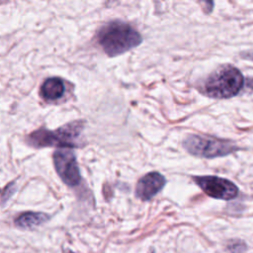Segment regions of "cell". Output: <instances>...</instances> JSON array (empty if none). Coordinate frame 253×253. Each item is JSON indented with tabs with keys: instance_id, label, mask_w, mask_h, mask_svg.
I'll use <instances>...</instances> for the list:
<instances>
[{
	"instance_id": "7",
	"label": "cell",
	"mask_w": 253,
	"mask_h": 253,
	"mask_svg": "<svg viewBox=\"0 0 253 253\" xmlns=\"http://www.w3.org/2000/svg\"><path fill=\"white\" fill-rule=\"evenodd\" d=\"M166 180L164 176L158 172H150L142 176L135 189V195L142 201L152 199L165 186Z\"/></svg>"
},
{
	"instance_id": "6",
	"label": "cell",
	"mask_w": 253,
	"mask_h": 253,
	"mask_svg": "<svg viewBox=\"0 0 253 253\" xmlns=\"http://www.w3.org/2000/svg\"><path fill=\"white\" fill-rule=\"evenodd\" d=\"M52 158L55 171L61 180L70 187L77 186L81 175L74 152L68 148L58 149L54 151Z\"/></svg>"
},
{
	"instance_id": "3",
	"label": "cell",
	"mask_w": 253,
	"mask_h": 253,
	"mask_svg": "<svg viewBox=\"0 0 253 253\" xmlns=\"http://www.w3.org/2000/svg\"><path fill=\"white\" fill-rule=\"evenodd\" d=\"M244 85V77L236 67L223 65L213 71L203 83L201 92L210 98L228 99L236 96Z\"/></svg>"
},
{
	"instance_id": "10",
	"label": "cell",
	"mask_w": 253,
	"mask_h": 253,
	"mask_svg": "<svg viewBox=\"0 0 253 253\" xmlns=\"http://www.w3.org/2000/svg\"><path fill=\"white\" fill-rule=\"evenodd\" d=\"M227 249L231 253H243L247 249V246L244 241L239 239H234L229 241V243L227 244Z\"/></svg>"
},
{
	"instance_id": "2",
	"label": "cell",
	"mask_w": 253,
	"mask_h": 253,
	"mask_svg": "<svg viewBox=\"0 0 253 253\" xmlns=\"http://www.w3.org/2000/svg\"><path fill=\"white\" fill-rule=\"evenodd\" d=\"M84 128L83 121H74L68 123L55 130L46 128H39L31 132L26 141L29 145L42 148V147H62L71 148L79 146V137Z\"/></svg>"
},
{
	"instance_id": "11",
	"label": "cell",
	"mask_w": 253,
	"mask_h": 253,
	"mask_svg": "<svg viewBox=\"0 0 253 253\" xmlns=\"http://www.w3.org/2000/svg\"><path fill=\"white\" fill-rule=\"evenodd\" d=\"M15 191H16V187L14 182L5 187V189L2 192V206L5 205V202L15 193Z\"/></svg>"
},
{
	"instance_id": "1",
	"label": "cell",
	"mask_w": 253,
	"mask_h": 253,
	"mask_svg": "<svg viewBox=\"0 0 253 253\" xmlns=\"http://www.w3.org/2000/svg\"><path fill=\"white\" fill-rule=\"evenodd\" d=\"M96 42L107 55L113 57L137 46L142 42V38L129 24L116 20L99 29Z\"/></svg>"
},
{
	"instance_id": "8",
	"label": "cell",
	"mask_w": 253,
	"mask_h": 253,
	"mask_svg": "<svg viewBox=\"0 0 253 253\" xmlns=\"http://www.w3.org/2000/svg\"><path fill=\"white\" fill-rule=\"evenodd\" d=\"M64 90V82L61 78L50 77L44 80V82L41 86L40 94L43 100L47 102H53L60 99L63 96Z\"/></svg>"
},
{
	"instance_id": "4",
	"label": "cell",
	"mask_w": 253,
	"mask_h": 253,
	"mask_svg": "<svg viewBox=\"0 0 253 253\" xmlns=\"http://www.w3.org/2000/svg\"><path fill=\"white\" fill-rule=\"evenodd\" d=\"M183 146L192 155L204 158L225 156L238 149L229 140L201 134L188 135L183 141Z\"/></svg>"
},
{
	"instance_id": "5",
	"label": "cell",
	"mask_w": 253,
	"mask_h": 253,
	"mask_svg": "<svg viewBox=\"0 0 253 253\" xmlns=\"http://www.w3.org/2000/svg\"><path fill=\"white\" fill-rule=\"evenodd\" d=\"M195 183L210 197L218 200H232L238 195L237 186L224 178L217 176H194Z\"/></svg>"
},
{
	"instance_id": "9",
	"label": "cell",
	"mask_w": 253,
	"mask_h": 253,
	"mask_svg": "<svg viewBox=\"0 0 253 253\" xmlns=\"http://www.w3.org/2000/svg\"><path fill=\"white\" fill-rule=\"evenodd\" d=\"M48 218L49 216L42 212H25L15 219V224L20 228L32 229L44 223Z\"/></svg>"
}]
</instances>
